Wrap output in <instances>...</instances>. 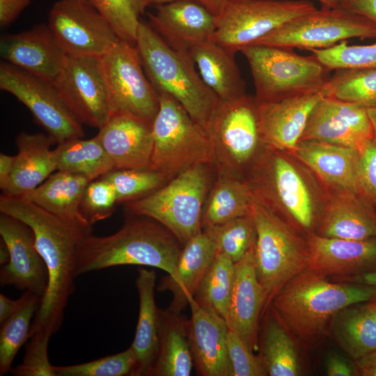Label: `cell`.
<instances>
[{
  "instance_id": "cell-1",
  "label": "cell",
  "mask_w": 376,
  "mask_h": 376,
  "mask_svg": "<svg viewBox=\"0 0 376 376\" xmlns=\"http://www.w3.org/2000/svg\"><path fill=\"white\" fill-rule=\"evenodd\" d=\"M0 212L14 217L33 230L37 249L49 274L47 290L33 319L29 338L40 331L52 336L62 325L69 299L75 291L78 245L92 233V226L63 219L24 196L2 193Z\"/></svg>"
},
{
  "instance_id": "cell-19",
  "label": "cell",
  "mask_w": 376,
  "mask_h": 376,
  "mask_svg": "<svg viewBox=\"0 0 376 376\" xmlns=\"http://www.w3.org/2000/svg\"><path fill=\"white\" fill-rule=\"evenodd\" d=\"M327 93L326 84L318 91L299 93L274 101L256 102L263 143L286 152L292 151L300 141L311 111Z\"/></svg>"
},
{
  "instance_id": "cell-55",
  "label": "cell",
  "mask_w": 376,
  "mask_h": 376,
  "mask_svg": "<svg viewBox=\"0 0 376 376\" xmlns=\"http://www.w3.org/2000/svg\"><path fill=\"white\" fill-rule=\"evenodd\" d=\"M22 295L16 300H13L5 295L0 294V323L2 324L10 317L21 306Z\"/></svg>"
},
{
  "instance_id": "cell-63",
  "label": "cell",
  "mask_w": 376,
  "mask_h": 376,
  "mask_svg": "<svg viewBox=\"0 0 376 376\" xmlns=\"http://www.w3.org/2000/svg\"><path fill=\"white\" fill-rule=\"evenodd\" d=\"M81 1H86V0H81Z\"/></svg>"
},
{
  "instance_id": "cell-60",
  "label": "cell",
  "mask_w": 376,
  "mask_h": 376,
  "mask_svg": "<svg viewBox=\"0 0 376 376\" xmlns=\"http://www.w3.org/2000/svg\"><path fill=\"white\" fill-rule=\"evenodd\" d=\"M365 305L376 322V296L365 302Z\"/></svg>"
},
{
  "instance_id": "cell-27",
  "label": "cell",
  "mask_w": 376,
  "mask_h": 376,
  "mask_svg": "<svg viewBox=\"0 0 376 376\" xmlns=\"http://www.w3.org/2000/svg\"><path fill=\"white\" fill-rule=\"evenodd\" d=\"M318 222L315 233L322 237H376V209L359 195L333 193L325 200Z\"/></svg>"
},
{
  "instance_id": "cell-2",
  "label": "cell",
  "mask_w": 376,
  "mask_h": 376,
  "mask_svg": "<svg viewBox=\"0 0 376 376\" xmlns=\"http://www.w3.org/2000/svg\"><path fill=\"white\" fill-rule=\"evenodd\" d=\"M375 296L373 286L333 283L327 276L307 268L281 288L269 306L293 336L305 344H312L329 329L340 311Z\"/></svg>"
},
{
  "instance_id": "cell-61",
  "label": "cell",
  "mask_w": 376,
  "mask_h": 376,
  "mask_svg": "<svg viewBox=\"0 0 376 376\" xmlns=\"http://www.w3.org/2000/svg\"><path fill=\"white\" fill-rule=\"evenodd\" d=\"M322 8L331 9L338 8L341 0H319Z\"/></svg>"
},
{
  "instance_id": "cell-22",
  "label": "cell",
  "mask_w": 376,
  "mask_h": 376,
  "mask_svg": "<svg viewBox=\"0 0 376 376\" xmlns=\"http://www.w3.org/2000/svg\"><path fill=\"white\" fill-rule=\"evenodd\" d=\"M150 25L173 49L189 52L210 40L217 17L194 0H177L157 6L148 14Z\"/></svg>"
},
{
  "instance_id": "cell-28",
  "label": "cell",
  "mask_w": 376,
  "mask_h": 376,
  "mask_svg": "<svg viewBox=\"0 0 376 376\" xmlns=\"http://www.w3.org/2000/svg\"><path fill=\"white\" fill-rule=\"evenodd\" d=\"M15 143L18 152L3 194L22 196L34 190L57 171L51 146L56 143L49 134L20 132Z\"/></svg>"
},
{
  "instance_id": "cell-50",
  "label": "cell",
  "mask_w": 376,
  "mask_h": 376,
  "mask_svg": "<svg viewBox=\"0 0 376 376\" xmlns=\"http://www.w3.org/2000/svg\"><path fill=\"white\" fill-rule=\"evenodd\" d=\"M31 0H0V26L6 28L19 16Z\"/></svg>"
},
{
  "instance_id": "cell-36",
  "label": "cell",
  "mask_w": 376,
  "mask_h": 376,
  "mask_svg": "<svg viewBox=\"0 0 376 376\" xmlns=\"http://www.w3.org/2000/svg\"><path fill=\"white\" fill-rule=\"evenodd\" d=\"M53 155L57 171L82 175L90 181L114 169L111 159L97 136L61 143L53 150Z\"/></svg>"
},
{
  "instance_id": "cell-38",
  "label": "cell",
  "mask_w": 376,
  "mask_h": 376,
  "mask_svg": "<svg viewBox=\"0 0 376 376\" xmlns=\"http://www.w3.org/2000/svg\"><path fill=\"white\" fill-rule=\"evenodd\" d=\"M235 263L219 252L210 263L194 297L201 306L212 311L225 321L234 284Z\"/></svg>"
},
{
  "instance_id": "cell-51",
  "label": "cell",
  "mask_w": 376,
  "mask_h": 376,
  "mask_svg": "<svg viewBox=\"0 0 376 376\" xmlns=\"http://www.w3.org/2000/svg\"><path fill=\"white\" fill-rule=\"evenodd\" d=\"M326 373L328 376L356 375L354 363L338 354H329L325 361Z\"/></svg>"
},
{
  "instance_id": "cell-12",
  "label": "cell",
  "mask_w": 376,
  "mask_h": 376,
  "mask_svg": "<svg viewBox=\"0 0 376 376\" xmlns=\"http://www.w3.org/2000/svg\"><path fill=\"white\" fill-rule=\"evenodd\" d=\"M100 68L111 115L126 112L152 123L159 95L145 73L136 45L119 40L100 57Z\"/></svg>"
},
{
  "instance_id": "cell-48",
  "label": "cell",
  "mask_w": 376,
  "mask_h": 376,
  "mask_svg": "<svg viewBox=\"0 0 376 376\" xmlns=\"http://www.w3.org/2000/svg\"><path fill=\"white\" fill-rule=\"evenodd\" d=\"M228 354L232 368V376L268 375L260 356L249 350L240 336L228 329Z\"/></svg>"
},
{
  "instance_id": "cell-9",
  "label": "cell",
  "mask_w": 376,
  "mask_h": 376,
  "mask_svg": "<svg viewBox=\"0 0 376 376\" xmlns=\"http://www.w3.org/2000/svg\"><path fill=\"white\" fill-rule=\"evenodd\" d=\"M252 74L257 102L322 90L330 70L313 55L304 56L292 48L255 44L241 50Z\"/></svg>"
},
{
  "instance_id": "cell-49",
  "label": "cell",
  "mask_w": 376,
  "mask_h": 376,
  "mask_svg": "<svg viewBox=\"0 0 376 376\" xmlns=\"http://www.w3.org/2000/svg\"><path fill=\"white\" fill-rule=\"evenodd\" d=\"M359 152L360 196L376 209V142L368 140Z\"/></svg>"
},
{
  "instance_id": "cell-20",
  "label": "cell",
  "mask_w": 376,
  "mask_h": 376,
  "mask_svg": "<svg viewBox=\"0 0 376 376\" xmlns=\"http://www.w3.org/2000/svg\"><path fill=\"white\" fill-rule=\"evenodd\" d=\"M305 240L310 269L345 279L376 272V237L345 240L311 232Z\"/></svg>"
},
{
  "instance_id": "cell-52",
  "label": "cell",
  "mask_w": 376,
  "mask_h": 376,
  "mask_svg": "<svg viewBox=\"0 0 376 376\" xmlns=\"http://www.w3.org/2000/svg\"><path fill=\"white\" fill-rule=\"evenodd\" d=\"M339 7L365 17L376 26V0H341Z\"/></svg>"
},
{
  "instance_id": "cell-5",
  "label": "cell",
  "mask_w": 376,
  "mask_h": 376,
  "mask_svg": "<svg viewBox=\"0 0 376 376\" xmlns=\"http://www.w3.org/2000/svg\"><path fill=\"white\" fill-rule=\"evenodd\" d=\"M246 179L271 210L311 233L324 205H319L315 189L288 152L265 145Z\"/></svg>"
},
{
  "instance_id": "cell-15",
  "label": "cell",
  "mask_w": 376,
  "mask_h": 376,
  "mask_svg": "<svg viewBox=\"0 0 376 376\" xmlns=\"http://www.w3.org/2000/svg\"><path fill=\"white\" fill-rule=\"evenodd\" d=\"M47 24L68 56L101 57L120 40L105 18L81 0L55 2Z\"/></svg>"
},
{
  "instance_id": "cell-42",
  "label": "cell",
  "mask_w": 376,
  "mask_h": 376,
  "mask_svg": "<svg viewBox=\"0 0 376 376\" xmlns=\"http://www.w3.org/2000/svg\"><path fill=\"white\" fill-rule=\"evenodd\" d=\"M112 26L120 40L136 44L146 0H86Z\"/></svg>"
},
{
  "instance_id": "cell-32",
  "label": "cell",
  "mask_w": 376,
  "mask_h": 376,
  "mask_svg": "<svg viewBox=\"0 0 376 376\" xmlns=\"http://www.w3.org/2000/svg\"><path fill=\"white\" fill-rule=\"evenodd\" d=\"M204 83L220 99L229 101L245 95V82L235 63V54L208 40L188 52Z\"/></svg>"
},
{
  "instance_id": "cell-37",
  "label": "cell",
  "mask_w": 376,
  "mask_h": 376,
  "mask_svg": "<svg viewBox=\"0 0 376 376\" xmlns=\"http://www.w3.org/2000/svg\"><path fill=\"white\" fill-rule=\"evenodd\" d=\"M265 321L260 354L269 376H297L301 368L291 333L269 306ZM268 307V308H269Z\"/></svg>"
},
{
  "instance_id": "cell-16",
  "label": "cell",
  "mask_w": 376,
  "mask_h": 376,
  "mask_svg": "<svg viewBox=\"0 0 376 376\" xmlns=\"http://www.w3.org/2000/svg\"><path fill=\"white\" fill-rule=\"evenodd\" d=\"M61 99L82 125L100 129L111 113L100 57L68 56L54 85Z\"/></svg>"
},
{
  "instance_id": "cell-59",
  "label": "cell",
  "mask_w": 376,
  "mask_h": 376,
  "mask_svg": "<svg viewBox=\"0 0 376 376\" xmlns=\"http://www.w3.org/2000/svg\"><path fill=\"white\" fill-rule=\"evenodd\" d=\"M367 111L373 126V140L376 142V107L367 109Z\"/></svg>"
},
{
  "instance_id": "cell-43",
  "label": "cell",
  "mask_w": 376,
  "mask_h": 376,
  "mask_svg": "<svg viewBox=\"0 0 376 376\" xmlns=\"http://www.w3.org/2000/svg\"><path fill=\"white\" fill-rule=\"evenodd\" d=\"M202 228L214 238L219 252L228 255L235 263L244 257L256 242L251 212L219 225Z\"/></svg>"
},
{
  "instance_id": "cell-57",
  "label": "cell",
  "mask_w": 376,
  "mask_h": 376,
  "mask_svg": "<svg viewBox=\"0 0 376 376\" xmlns=\"http://www.w3.org/2000/svg\"><path fill=\"white\" fill-rule=\"evenodd\" d=\"M345 281L347 282L364 283L376 288V272L345 279Z\"/></svg>"
},
{
  "instance_id": "cell-41",
  "label": "cell",
  "mask_w": 376,
  "mask_h": 376,
  "mask_svg": "<svg viewBox=\"0 0 376 376\" xmlns=\"http://www.w3.org/2000/svg\"><path fill=\"white\" fill-rule=\"evenodd\" d=\"M100 178L113 187L118 203L144 197L170 180L164 174L150 169H113Z\"/></svg>"
},
{
  "instance_id": "cell-21",
  "label": "cell",
  "mask_w": 376,
  "mask_h": 376,
  "mask_svg": "<svg viewBox=\"0 0 376 376\" xmlns=\"http://www.w3.org/2000/svg\"><path fill=\"white\" fill-rule=\"evenodd\" d=\"M114 169H149L152 123L126 112L112 113L96 135Z\"/></svg>"
},
{
  "instance_id": "cell-8",
  "label": "cell",
  "mask_w": 376,
  "mask_h": 376,
  "mask_svg": "<svg viewBox=\"0 0 376 376\" xmlns=\"http://www.w3.org/2000/svg\"><path fill=\"white\" fill-rule=\"evenodd\" d=\"M159 109L152 123L150 169L170 180L198 164H213L214 150L207 132L173 97L159 93Z\"/></svg>"
},
{
  "instance_id": "cell-47",
  "label": "cell",
  "mask_w": 376,
  "mask_h": 376,
  "mask_svg": "<svg viewBox=\"0 0 376 376\" xmlns=\"http://www.w3.org/2000/svg\"><path fill=\"white\" fill-rule=\"evenodd\" d=\"M50 338L42 331L35 332L29 338L22 363L10 372L15 376H56L48 357Z\"/></svg>"
},
{
  "instance_id": "cell-26",
  "label": "cell",
  "mask_w": 376,
  "mask_h": 376,
  "mask_svg": "<svg viewBox=\"0 0 376 376\" xmlns=\"http://www.w3.org/2000/svg\"><path fill=\"white\" fill-rule=\"evenodd\" d=\"M219 252L214 238L203 228L183 245L174 273L162 277L156 287L159 292L172 294L169 311L180 314L189 305Z\"/></svg>"
},
{
  "instance_id": "cell-17",
  "label": "cell",
  "mask_w": 376,
  "mask_h": 376,
  "mask_svg": "<svg viewBox=\"0 0 376 376\" xmlns=\"http://www.w3.org/2000/svg\"><path fill=\"white\" fill-rule=\"evenodd\" d=\"M0 235L10 254L9 261L0 269L1 285H13L42 297L49 274L32 228L20 219L1 213Z\"/></svg>"
},
{
  "instance_id": "cell-18",
  "label": "cell",
  "mask_w": 376,
  "mask_h": 376,
  "mask_svg": "<svg viewBox=\"0 0 376 376\" xmlns=\"http://www.w3.org/2000/svg\"><path fill=\"white\" fill-rule=\"evenodd\" d=\"M0 55L3 61L52 86L60 77L67 58L48 24H45L2 36Z\"/></svg>"
},
{
  "instance_id": "cell-10",
  "label": "cell",
  "mask_w": 376,
  "mask_h": 376,
  "mask_svg": "<svg viewBox=\"0 0 376 376\" xmlns=\"http://www.w3.org/2000/svg\"><path fill=\"white\" fill-rule=\"evenodd\" d=\"M207 132L212 142L216 171L246 178L265 146L255 97L245 94L221 101Z\"/></svg>"
},
{
  "instance_id": "cell-4",
  "label": "cell",
  "mask_w": 376,
  "mask_h": 376,
  "mask_svg": "<svg viewBox=\"0 0 376 376\" xmlns=\"http://www.w3.org/2000/svg\"><path fill=\"white\" fill-rule=\"evenodd\" d=\"M135 45L145 73L157 93L176 100L207 131L221 100L196 71L189 54L171 47L141 20Z\"/></svg>"
},
{
  "instance_id": "cell-46",
  "label": "cell",
  "mask_w": 376,
  "mask_h": 376,
  "mask_svg": "<svg viewBox=\"0 0 376 376\" xmlns=\"http://www.w3.org/2000/svg\"><path fill=\"white\" fill-rule=\"evenodd\" d=\"M117 196L113 187L99 178L91 181L83 194L80 210L87 221L95 223L109 218L114 212Z\"/></svg>"
},
{
  "instance_id": "cell-29",
  "label": "cell",
  "mask_w": 376,
  "mask_h": 376,
  "mask_svg": "<svg viewBox=\"0 0 376 376\" xmlns=\"http://www.w3.org/2000/svg\"><path fill=\"white\" fill-rule=\"evenodd\" d=\"M359 128V117L350 106L325 96L311 111L300 141H318L359 150L368 141Z\"/></svg>"
},
{
  "instance_id": "cell-14",
  "label": "cell",
  "mask_w": 376,
  "mask_h": 376,
  "mask_svg": "<svg viewBox=\"0 0 376 376\" xmlns=\"http://www.w3.org/2000/svg\"><path fill=\"white\" fill-rule=\"evenodd\" d=\"M0 88L24 104L56 143L84 137L82 124L52 84L3 61L0 63Z\"/></svg>"
},
{
  "instance_id": "cell-6",
  "label": "cell",
  "mask_w": 376,
  "mask_h": 376,
  "mask_svg": "<svg viewBox=\"0 0 376 376\" xmlns=\"http://www.w3.org/2000/svg\"><path fill=\"white\" fill-rule=\"evenodd\" d=\"M215 176L213 164L194 165L152 193L126 203L127 212L157 221L183 246L202 230L204 203Z\"/></svg>"
},
{
  "instance_id": "cell-54",
  "label": "cell",
  "mask_w": 376,
  "mask_h": 376,
  "mask_svg": "<svg viewBox=\"0 0 376 376\" xmlns=\"http://www.w3.org/2000/svg\"><path fill=\"white\" fill-rule=\"evenodd\" d=\"M15 155L0 154V188L3 191L10 180L13 169Z\"/></svg>"
},
{
  "instance_id": "cell-23",
  "label": "cell",
  "mask_w": 376,
  "mask_h": 376,
  "mask_svg": "<svg viewBox=\"0 0 376 376\" xmlns=\"http://www.w3.org/2000/svg\"><path fill=\"white\" fill-rule=\"evenodd\" d=\"M188 335L194 366L198 375L232 376L227 350L228 327L217 313L189 301Z\"/></svg>"
},
{
  "instance_id": "cell-24",
  "label": "cell",
  "mask_w": 376,
  "mask_h": 376,
  "mask_svg": "<svg viewBox=\"0 0 376 376\" xmlns=\"http://www.w3.org/2000/svg\"><path fill=\"white\" fill-rule=\"evenodd\" d=\"M254 246L255 244L235 263L226 320L228 329L236 332L252 352L258 346V322L265 305L263 290L256 274Z\"/></svg>"
},
{
  "instance_id": "cell-35",
  "label": "cell",
  "mask_w": 376,
  "mask_h": 376,
  "mask_svg": "<svg viewBox=\"0 0 376 376\" xmlns=\"http://www.w3.org/2000/svg\"><path fill=\"white\" fill-rule=\"evenodd\" d=\"M329 330L336 343L354 361L376 350V322L365 302L340 311Z\"/></svg>"
},
{
  "instance_id": "cell-25",
  "label": "cell",
  "mask_w": 376,
  "mask_h": 376,
  "mask_svg": "<svg viewBox=\"0 0 376 376\" xmlns=\"http://www.w3.org/2000/svg\"><path fill=\"white\" fill-rule=\"evenodd\" d=\"M290 153L332 189L334 193L360 196L358 150L318 141L301 140Z\"/></svg>"
},
{
  "instance_id": "cell-3",
  "label": "cell",
  "mask_w": 376,
  "mask_h": 376,
  "mask_svg": "<svg viewBox=\"0 0 376 376\" xmlns=\"http://www.w3.org/2000/svg\"><path fill=\"white\" fill-rule=\"evenodd\" d=\"M182 244L165 226L145 216L128 214L115 233L97 236L91 233L78 245L75 274L108 267L135 265L174 273Z\"/></svg>"
},
{
  "instance_id": "cell-56",
  "label": "cell",
  "mask_w": 376,
  "mask_h": 376,
  "mask_svg": "<svg viewBox=\"0 0 376 376\" xmlns=\"http://www.w3.org/2000/svg\"><path fill=\"white\" fill-rule=\"evenodd\" d=\"M203 6L215 17H218L232 0H194Z\"/></svg>"
},
{
  "instance_id": "cell-34",
  "label": "cell",
  "mask_w": 376,
  "mask_h": 376,
  "mask_svg": "<svg viewBox=\"0 0 376 376\" xmlns=\"http://www.w3.org/2000/svg\"><path fill=\"white\" fill-rule=\"evenodd\" d=\"M253 200V191L246 178L216 171L203 207L202 228L219 225L250 214Z\"/></svg>"
},
{
  "instance_id": "cell-44",
  "label": "cell",
  "mask_w": 376,
  "mask_h": 376,
  "mask_svg": "<svg viewBox=\"0 0 376 376\" xmlns=\"http://www.w3.org/2000/svg\"><path fill=\"white\" fill-rule=\"evenodd\" d=\"M136 356L130 346L113 355L71 366H55L56 376H132Z\"/></svg>"
},
{
  "instance_id": "cell-58",
  "label": "cell",
  "mask_w": 376,
  "mask_h": 376,
  "mask_svg": "<svg viewBox=\"0 0 376 376\" xmlns=\"http://www.w3.org/2000/svg\"><path fill=\"white\" fill-rule=\"evenodd\" d=\"M10 259L9 251L7 245L2 239L0 240V264H6Z\"/></svg>"
},
{
  "instance_id": "cell-13",
  "label": "cell",
  "mask_w": 376,
  "mask_h": 376,
  "mask_svg": "<svg viewBox=\"0 0 376 376\" xmlns=\"http://www.w3.org/2000/svg\"><path fill=\"white\" fill-rule=\"evenodd\" d=\"M352 38H376V26L365 17L339 7L317 9L294 19L256 44L310 51L329 48Z\"/></svg>"
},
{
  "instance_id": "cell-11",
  "label": "cell",
  "mask_w": 376,
  "mask_h": 376,
  "mask_svg": "<svg viewBox=\"0 0 376 376\" xmlns=\"http://www.w3.org/2000/svg\"><path fill=\"white\" fill-rule=\"evenodd\" d=\"M317 8L306 0H232L217 17L210 40L235 54Z\"/></svg>"
},
{
  "instance_id": "cell-62",
  "label": "cell",
  "mask_w": 376,
  "mask_h": 376,
  "mask_svg": "<svg viewBox=\"0 0 376 376\" xmlns=\"http://www.w3.org/2000/svg\"><path fill=\"white\" fill-rule=\"evenodd\" d=\"M149 4H155L157 6L164 3H170L177 0H146Z\"/></svg>"
},
{
  "instance_id": "cell-30",
  "label": "cell",
  "mask_w": 376,
  "mask_h": 376,
  "mask_svg": "<svg viewBox=\"0 0 376 376\" xmlns=\"http://www.w3.org/2000/svg\"><path fill=\"white\" fill-rule=\"evenodd\" d=\"M158 349L148 376H189L194 366L188 320L168 308L159 311Z\"/></svg>"
},
{
  "instance_id": "cell-39",
  "label": "cell",
  "mask_w": 376,
  "mask_h": 376,
  "mask_svg": "<svg viewBox=\"0 0 376 376\" xmlns=\"http://www.w3.org/2000/svg\"><path fill=\"white\" fill-rule=\"evenodd\" d=\"M19 308L1 324L0 375L10 371L15 357L26 340L29 339L31 326L40 302L41 297L25 291Z\"/></svg>"
},
{
  "instance_id": "cell-31",
  "label": "cell",
  "mask_w": 376,
  "mask_h": 376,
  "mask_svg": "<svg viewBox=\"0 0 376 376\" xmlns=\"http://www.w3.org/2000/svg\"><path fill=\"white\" fill-rule=\"evenodd\" d=\"M156 273L139 268L136 287L139 298V313L131 347L136 356L132 376H148L157 354L159 311L155 303Z\"/></svg>"
},
{
  "instance_id": "cell-40",
  "label": "cell",
  "mask_w": 376,
  "mask_h": 376,
  "mask_svg": "<svg viewBox=\"0 0 376 376\" xmlns=\"http://www.w3.org/2000/svg\"><path fill=\"white\" fill-rule=\"evenodd\" d=\"M327 96L366 109L376 107V68L336 70Z\"/></svg>"
},
{
  "instance_id": "cell-53",
  "label": "cell",
  "mask_w": 376,
  "mask_h": 376,
  "mask_svg": "<svg viewBox=\"0 0 376 376\" xmlns=\"http://www.w3.org/2000/svg\"><path fill=\"white\" fill-rule=\"evenodd\" d=\"M356 375L376 376V350L354 361Z\"/></svg>"
},
{
  "instance_id": "cell-33",
  "label": "cell",
  "mask_w": 376,
  "mask_h": 376,
  "mask_svg": "<svg viewBox=\"0 0 376 376\" xmlns=\"http://www.w3.org/2000/svg\"><path fill=\"white\" fill-rule=\"evenodd\" d=\"M90 182L82 175L57 171L34 190L22 196L63 219L92 226L80 210L83 194Z\"/></svg>"
},
{
  "instance_id": "cell-7",
  "label": "cell",
  "mask_w": 376,
  "mask_h": 376,
  "mask_svg": "<svg viewBox=\"0 0 376 376\" xmlns=\"http://www.w3.org/2000/svg\"><path fill=\"white\" fill-rule=\"evenodd\" d=\"M251 215L256 230V269L265 311L281 288L308 268V251L306 240L255 194Z\"/></svg>"
},
{
  "instance_id": "cell-45",
  "label": "cell",
  "mask_w": 376,
  "mask_h": 376,
  "mask_svg": "<svg viewBox=\"0 0 376 376\" xmlns=\"http://www.w3.org/2000/svg\"><path fill=\"white\" fill-rule=\"evenodd\" d=\"M310 51L330 70L376 68V42L349 45L345 40L329 48Z\"/></svg>"
}]
</instances>
